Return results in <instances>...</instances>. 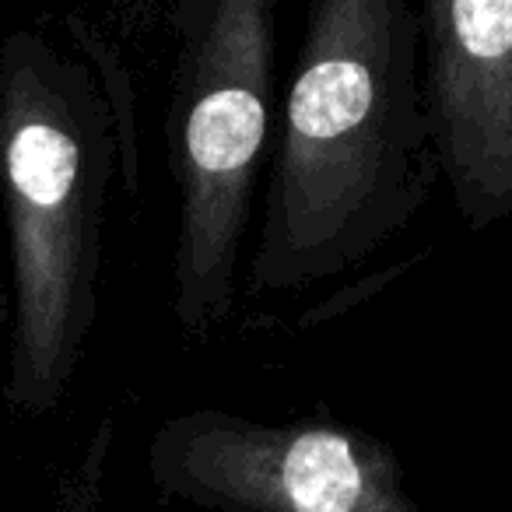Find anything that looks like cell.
I'll return each instance as SVG.
<instances>
[{
    "instance_id": "1",
    "label": "cell",
    "mask_w": 512,
    "mask_h": 512,
    "mask_svg": "<svg viewBox=\"0 0 512 512\" xmlns=\"http://www.w3.org/2000/svg\"><path fill=\"white\" fill-rule=\"evenodd\" d=\"M249 253V295L306 292L390 246L442 179L414 0H309Z\"/></svg>"
},
{
    "instance_id": "2",
    "label": "cell",
    "mask_w": 512,
    "mask_h": 512,
    "mask_svg": "<svg viewBox=\"0 0 512 512\" xmlns=\"http://www.w3.org/2000/svg\"><path fill=\"white\" fill-rule=\"evenodd\" d=\"M113 169V113L92 71L39 32H11L0 43V193L15 288L4 400L18 418L50 414L85 358Z\"/></svg>"
},
{
    "instance_id": "3",
    "label": "cell",
    "mask_w": 512,
    "mask_h": 512,
    "mask_svg": "<svg viewBox=\"0 0 512 512\" xmlns=\"http://www.w3.org/2000/svg\"><path fill=\"white\" fill-rule=\"evenodd\" d=\"M169 162L179 186L172 313L190 341L232 316L278 99V0H176Z\"/></svg>"
},
{
    "instance_id": "4",
    "label": "cell",
    "mask_w": 512,
    "mask_h": 512,
    "mask_svg": "<svg viewBox=\"0 0 512 512\" xmlns=\"http://www.w3.org/2000/svg\"><path fill=\"white\" fill-rule=\"evenodd\" d=\"M148 477L214 512H421L397 453L337 421L176 414L151 435Z\"/></svg>"
},
{
    "instance_id": "5",
    "label": "cell",
    "mask_w": 512,
    "mask_h": 512,
    "mask_svg": "<svg viewBox=\"0 0 512 512\" xmlns=\"http://www.w3.org/2000/svg\"><path fill=\"white\" fill-rule=\"evenodd\" d=\"M425 99L456 214L512 218V0H421Z\"/></svg>"
},
{
    "instance_id": "6",
    "label": "cell",
    "mask_w": 512,
    "mask_h": 512,
    "mask_svg": "<svg viewBox=\"0 0 512 512\" xmlns=\"http://www.w3.org/2000/svg\"><path fill=\"white\" fill-rule=\"evenodd\" d=\"M0 288H4V285H0ZM0 316H4V292H0Z\"/></svg>"
}]
</instances>
